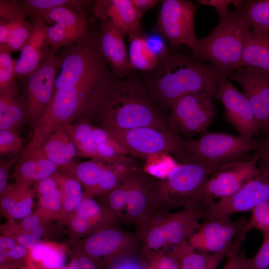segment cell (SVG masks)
Returning a JSON list of instances; mask_svg holds the SVG:
<instances>
[{
  "instance_id": "6da1fadb",
  "label": "cell",
  "mask_w": 269,
  "mask_h": 269,
  "mask_svg": "<svg viewBox=\"0 0 269 269\" xmlns=\"http://www.w3.org/2000/svg\"><path fill=\"white\" fill-rule=\"evenodd\" d=\"M141 81L150 99L161 110H170L186 94L202 92L215 98L220 79L227 73L192 55L169 51Z\"/></svg>"
},
{
  "instance_id": "7a4b0ae2",
  "label": "cell",
  "mask_w": 269,
  "mask_h": 269,
  "mask_svg": "<svg viewBox=\"0 0 269 269\" xmlns=\"http://www.w3.org/2000/svg\"><path fill=\"white\" fill-rule=\"evenodd\" d=\"M89 120L108 132L168 128L167 118L152 102L141 80L131 75L116 79L109 86Z\"/></svg>"
},
{
  "instance_id": "3957f363",
  "label": "cell",
  "mask_w": 269,
  "mask_h": 269,
  "mask_svg": "<svg viewBox=\"0 0 269 269\" xmlns=\"http://www.w3.org/2000/svg\"><path fill=\"white\" fill-rule=\"evenodd\" d=\"M113 78L107 70L54 92L45 111L34 125L31 139L22 156L35 150L54 132L71 125L77 118L90 116Z\"/></svg>"
},
{
  "instance_id": "277c9868",
  "label": "cell",
  "mask_w": 269,
  "mask_h": 269,
  "mask_svg": "<svg viewBox=\"0 0 269 269\" xmlns=\"http://www.w3.org/2000/svg\"><path fill=\"white\" fill-rule=\"evenodd\" d=\"M251 29L243 18L233 12L219 16V22L210 33L198 38L191 55L228 74L240 68L245 40Z\"/></svg>"
},
{
  "instance_id": "5b68a950",
  "label": "cell",
  "mask_w": 269,
  "mask_h": 269,
  "mask_svg": "<svg viewBox=\"0 0 269 269\" xmlns=\"http://www.w3.org/2000/svg\"><path fill=\"white\" fill-rule=\"evenodd\" d=\"M203 208L191 207L174 212L164 210L136 225V231L143 244L141 254L171 250L187 240L200 224Z\"/></svg>"
},
{
  "instance_id": "8992f818",
  "label": "cell",
  "mask_w": 269,
  "mask_h": 269,
  "mask_svg": "<svg viewBox=\"0 0 269 269\" xmlns=\"http://www.w3.org/2000/svg\"><path fill=\"white\" fill-rule=\"evenodd\" d=\"M220 165L191 160L173 167L162 180L164 202L169 210L202 206L205 186Z\"/></svg>"
},
{
  "instance_id": "52a82bcc",
  "label": "cell",
  "mask_w": 269,
  "mask_h": 269,
  "mask_svg": "<svg viewBox=\"0 0 269 269\" xmlns=\"http://www.w3.org/2000/svg\"><path fill=\"white\" fill-rule=\"evenodd\" d=\"M108 132L133 156L146 159L169 155L179 163L191 160L185 147V140L168 128L142 127Z\"/></svg>"
},
{
  "instance_id": "ba28073f",
  "label": "cell",
  "mask_w": 269,
  "mask_h": 269,
  "mask_svg": "<svg viewBox=\"0 0 269 269\" xmlns=\"http://www.w3.org/2000/svg\"><path fill=\"white\" fill-rule=\"evenodd\" d=\"M162 181L138 166L127 173L120 182L126 200L123 222L136 226L159 212L169 210L164 202Z\"/></svg>"
},
{
  "instance_id": "9c48e42d",
  "label": "cell",
  "mask_w": 269,
  "mask_h": 269,
  "mask_svg": "<svg viewBox=\"0 0 269 269\" xmlns=\"http://www.w3.org/2000/svg\"><path fill=\"white\" fill-rule=\"evenodd\" d=\"M96 265L108 269L119 261L140 256L143 244L136 231H126L117 224L109 226L75 242Z\"/></svg>"
},
{
  "instance_id": "30bf717a",
  "label": "cell",
  "mask_w": 269,
  "mask_h": 269,
  "mask_svg": "<svg viewBox=\"0 0 269 269\" xmlns=\"http://www.w3.org/2000/svg\"><path fill=\"white\" fill-rule=\"evenodd\" d=\"M184 144L191 160L221 165L257 152L259 140L225 133L205 132L198 139L185 140Z\"/></svg>"
},
{
  "instance_id": "8fae6325",
  "label": "cell",
  "mask_w": 269,
  "mask_h": 269,
  "mask_svg": "<svg viewBox=\"0 0 269 269\" xmlns=\"http://www.w3.org/2000/svg\"><path fill=\"white\" fill-rule=\"evenodd\" d=\"M214 99L213 96L202 92L181 97L170 110L167 118L169 129L180 136L205 133L217 115Z\"/></svg>"
},
{
  "instance_id": "7c38bea8",
  "label": "cell",
  "mask_w": 269,
  "mask_h": 269,
  "mask_svg": "<svg viewBox=\"0 0 269 269\" xmlns=\"http://www.w3.org/2000/svg\"><path fill=\"white\" fill-rule=\"evenodd\" d=\"M195 12L191 0H163L154 31L161 35L173 49L184 44L192 51L198 39L194 27Z\"/></svg>"
},
{
  "instance_id": "4fadbf2b",
  "label": "cell",
  "mask_w": 269,
  "mask_h": 269,
  "mask_svg": "<svg viewBox=\"0 0 269 269\" xmlns=\"http://www.w3.org/2000/svg\"><path fill=\"white\" fill-rule=\"evenodd\" d=\"M259 174L245 184L236 193L215 201L203 207L202 219L230 217L238 213L252 211L259 204L269 199V161L260 158Z\"/></svg>"
},
{
  "instance_id": "5bb4252c",
  "label": "cell",
  "mask_w": 269,
  "mask_h": 269,
  "mask_svg": "<svg viewBox=\"0 0 269 269\" xmlns=\"http://www.w3.org/2000/svg\"><path fill=\"white\" fill-rule=\"evenodd\" d=\"M258 152L250 159L228 162L219 166L208 178L204 187L203 207L232 196L260 173Z\"/></svg>"
},
{
  "instance_id": "9a60e30c",
  "label": "cell",
  "mask_w": 269,
  "mask_h": 269,
  "mask_svg": "<svg viewBox=\"0 0 269 269\" xmlns=\"http://www.w3.org/2000/svg\"><path fill=\"white\" fill-rule=\"evenodd\" d=\"M244 218L232 220L229 217L209 218L200 223L187 239L194 249L208 253L229 254L246 224Z\"/></svg>"
},
{
  "instance_id": "2e32d148",
  "label": "cell",
  "mask_w": 269,
  "mask_h": 269,
  "mask_svg": "<svg viewBox=\"0 0 269 269\" xmlns=\"http://www.w3.org/2000/svg\"><path fill=\"white\" fill-rule=\"evenodd\" d=\"M227 78V75H224L220 79L215 99L223 105L227 121L236 130L239 136L246 139H253L260 132L257 118L246 96Z\"/></svg>"
},
{
  "instance_id": "e0dca14e",
  "label": "cell",
  "mask_w": 269,
  "mask_h": 269,
  "mask_svg": "<svg viewBox=\"0 0 269 269\" xmlns=\"http://www.w3.org/2000/svg\"><path fill=\"white\" fill-rule=\"evenodd\" d=\"M58 67L57 55L50 52L39 67L26 78L24 94L29 121L34 125L42 115L53 96Z\"/></svg>"
},
{
  "instance_id": "ac0fdd59",
  "label": "cell",
  "mask_w": 269,
  "mask_h": 269,
  "mask_svg": "<svg viewBox=\"0 0 269 269\" xmlns=\"http://www.w3.org/2000/svg\"><path fill=\"white\" fill-rule=\"evenodd\" d=\"M227 77L240 85L252 107L260 132L269 135V73L240 68L229 72Z\"/></svg>"
},
{
  "instance_id": "d6986e66",
  "label": "cell",
  "mask_w": 269,
  "mask_h": 269,
  "mask_svg": "<svg viewBox=\"0 0 269 269\" xmlns=\"http://www.w3.org/2000/svg\"><path fill=\"white\" fill-rule=\"evenodd\" d=\"M97 42L100 53L113 74L122 80L131 75L133 69L124 41V34L110 20L102 21Z\"/></svg>"
},
{
  "instance_id": "ffe728a7",
  "label": "cell",
  "mask_w": 269,
  "mask_h": 269,
  "mask_svg": "<svg viewBox=\"0 0 269 269\" xmlns=\"http://www.w3.org/2000/svg\"><path fill=\"white\" fill-rule=\"evenodd\" d=\"M0 17V45L8 46L11 52L21 51L30 35L32 23L26 20L20 2L3 1Z\"/></svg>"
},
{
  "instance_id": "44dd1931",
  "label": "cell",
  "mask_w": 269,
  "mask_h": 269,
  "mask_svg": "<svg viewBox=\"0 0 269 269\" xmlns=\"http://www.w3.org/2000/svg\"><path fill=\"white\" fill-rule=\"evenodd\" d=\"M48 27L43 19L33 21L30 35L15 61L17 79H26L49 55L51 48L47 36Z\"/></svg>"
},
{
  "instance_id": "7402d4cb",
  "label": "cell",
  "mask_w": 269,
  "mask_h": 269,
  "mask_svg": "<svg viewBox=\"0 0 269 269\" xmlns=\"http://www.w3.org/2000/svg\"><path fill=\"white\" fill-rule=\"evenodd\" d=\"M94 14L102 21L110 20L124 35H142L139 15L131 0H100L95 2Z\"/></svg>"
},
{
  "instance_id": "603a6c76",
  "label": "cell",
  "mask_w": 269,
  "mask_h": 269,
  "mask_svg": "<svg viewBox=\"0 0 269 269\" xmlns=\"http://www.w3.org/2000/svg\"><path fill=\"white\" fill-rule=\"evenodd\" d=\"M77 150L69 134L67 127L52 134L40 146L21 159L44 158L54 162L61 168L76 156Z\"/></svg>"
},
{
  "instance_id": "cb8c5ba5",
  "label": "cell",
  "mask_w": 269,
  "mask_h": 269,
  "mask_svg": "<svg viewBox=\"0 0 269 269\" xmlns=\"http://www.w3.org/2000/svg\"><path fill=\"white\" fill-rule=\"evenodd\" d=\"M34 190L27 185L8 184L0 194L1 214L6 220H22L32 212Z\"/></svg>"
},
{
  "instance_id": "d4e9b609",
  "label": "cell",
  "mask_w": 269,
  "mask_h": 269,
  "mask_svg": "<svg viewBox=\"0 0 269 269\" xmlns=\"http://www.w3.org/2000/svg\"><path fill=\"white\" fill-rule=\"evenodd\" d=\"M240 68L269 73V33L251 29L245 40Z\"/></svg>"
},
{
  "instance_id": "484cf974",
  "label": "cell",
  "mask_w": 269,
  "mask_h": 269,
  "mask_svg": "<svg viewBox=\"0 0 269 269\" xmlns=\"http://www.w3.org/2000/svg\"><path fill=\"white\" fill-rule=\"evenodd\" d=\"M29 120L27 101L20 92L0 94V130L17 131Z\"/></svg>"
},
{
  "instance_id": "4316f807",
  "label": "cell",
  "mask_w": 269,
  "mask_h": 269,
  "mask_svg": "<svg viewBox=\"0 0 269 269\" xmlns=\"http://www.w3.org/2000/svg\"><path fill=\"white\" fill-rule=\"evenodd\" d=\"M178 260L180 269H216L229 254H211L192 248L187 240L171 250Z\"/></svg>"
},
{
  "instance_id": "83f0119b",
  "label": "cell",
  "mask_w": 269,
  "mask_h": 269,
  "mask_svg": "<svg viewBox=\"0 0 269 269\" xmlns=\"http://www.w3.org/2000/svg\"><path fill=\"white\" fill-rule=\"evenodd\" d=\"M58 168L52 161L44 158L21 159L15 168L12 177L15 182L29 186L52 176Z\"/></svg>"
},
{
  "instance_id": "f1b7e54d",
  "label": "cell",
  "mask_w": 269,
  "mask_h": 269,
  "mask_svg": "<svg viewBox=\"0 0 269 269\" xmlns=\"http://www.w3.org/2000/svg\"><path fill=\"white\" fill-rule=\"evenodd\" d=\"M46 23H59L68 31L74 43L86 37L87 22L83 13L77 12L67 5L54 7L44 16Z\"/></svg>"
},
{
  "instance_id": "f546056e",
  "label": "cell",
  "mask_w": 269,
  "mask_h": 269,
  "mask_svg": "<svg viewBox=\"0 0 269 269\" xmlns=\"http://www.w3.org/2000/svg\"><path fill=\"white\" fill-rule=\"evenodd\" d=\"M234 13L243 18L251 29L269 33V0H235Z\"/></svg>"
},
{
  "instance_id": "4dcf8cb0",
  "label": "cell",
  "mask_w": 269,
  "mask_h": 269,
  "mask_svg": "<svg viewBox=\"0 0 269 269\" xmlns=\"http://www.w3.org/2000/svg\"><path fill=\"white\" fill-rule=\"evenodd\" d=\"M68 251L64 244L44 242L29 250L28 262L37 269H58L63 267Z\"/></svg>"
},
{
  "instance_id": "1f68e13d",
  "label": "cell",
  "mask_w": 269,
  "mask_h": 269,
  "mask_svg": "<svg viewBox=\"0 0 269 269\" xmlns=\"http://www.w3.org/2000/svg\"><path fill=\"white\" fill-rule=\"evenodd\" d=\"M74 212L87 220L96 231L120 222L117 216L97 201L93 195L86 191H84L80 204Z\"/></svg>"
},
{
  "instance_id": "d6a6232c",
  "label": "cell",
  "mask_w": 269,
  "mask_h": 269,
  "mask_svg": "<svg viewBox=\"0 0 269 269\" xmlns=\"http://www.w3.org/2000/svg\"><path fill=\"white\" fill-rule=\"evenodd\" d=\"M92 126L88 118L83 117L76 123L68 126L71 139L76 148V156L98 159L99 149L104 144L100 145L94 140Z\"/></svg>"
},
{
  "instance_id": "836d02e7",
  "label": "cell",
  "mask_w": 269,
  "mask_h": 269,
  "mask_svg": "<svg viewBox=\"0 0 269 269\" xmlns=\"http://www.w3.org/2000/svg\"><path fill=\"white\" fill-rule=\"evenodd\" d=\"M105 162L98 159L81 162L71 161L60 169L74 176L81 184L85 191L95 196Z\"/></svg>"
},
{
  "instance_id": "e575fe53",
  "label": "cell",
  "mask_w": 269,
  "mask_h": 269,
  "mask_svg": "<svg viewBox=\"0 0 269 269\" xmlns=\"http://www.w3.org/2000/svg\"><path fill=\"white\" fill-rule=\"evenodd\" d=\"M53 176L62 196L63 219L76 210L83 198L84 191L79 181L70 174L57 171Z\"/></svg>"
},
{
  "instance_id": "d590c367",
  "label": "cell",
  "mask_w": 269,
  "mask_h": 269,
  "mask_svg": "<svg viewBox=\"0 0 269 269\" xmlns=\"http://www.w3.org/2000/svg\"><path fill=\"white\" fill-rule=\"evenodd\" d=\"M129 37L128 55L132 68L144 73L154 70L160 60L148 48L143 35H131Z\"/></svg>"
},
{
  "instance_id": "8d00e7d4",
  "label": "cell",
  "mask_w": 269,
  "mask_h": 269,
  "mask_svg": "<svg viewBox=\"0 0 269 269\" xmlns=\"http://www.w3.org/2000/svg\"><path fill=\"white\" fill-rule=\"evenodd\" d=\"M11 50L6 45H0V94L19 91L16 80L15 61Z\"/></svg>"
},
{
  "instance_id": "74e56055",
  "label": "cell",
  "mask_w": 269,
  "mask_h": 269,
  "mask_svg": "<svg viewBox=\"0 0 269 269\" xmlns=\"http://www.w3.org/2000/svg\"><path fill=\"white\" fill-rule=\"evenodd\" d=\"M82 1L68 0H24L20 2L27 17L33 21L43 19L45 15L51 9L60 6L73 4L79 9Z\"/></svg>"
},
{
  "instance_id": "f35d334b",
  "label": "cell",
  "mask_w": 269,
  "mask_h": 269,
  "mask_svg": "<svg viewBox=\"0 0 269 269\" xmlns=\"http://www.w3.org/2000/svg\"><path fill=\"white\" fill-rule=\"evenodd\" d=\"M141 257L145 269H180L178 260L171 250L150 251Z\"/></svg>"
},
{
  "instance_id": "ab89813d",
  "label": "cell",
  "mask_w": 269,
  "mask_h": 269,
  "mask_svg": "<svg viewBox=\"0 0 269 269\" xmlns=\"http://www.w3.org/2000/svg\"><path fill=\"white\" fill-rule=\"evenodd\" d=\"M52 221L51 218L37 208L23 219L18 225L23 231L42 238L49 235Z\"/></svg>"
},
{
  "instance_id": "60d3db41",
  "label": "cell",
  "mask_w": 269,
  "mask_h": 269,
  "mask_svg": "<svg viewBox=\"0 0 269 269\" xmlns=\"http://www.w3.org/2000/svg\"><path fill=\"white\" fill-rule=\"evenodd\" d=\"M251 212V216L239 237L240 240L243 241L246 234L253 229L262 233L269 232V199L259 204Z\"/></svg>"
},
{
  "instance_id": "b9f144b4",
  "label": "cell",
  "mask_w": 269,
  "mask_h": 269,
  "mask_svg": "<svg viewBox=\"0 0 269 269\" xmlns=\"http://www.w3.org/2000/svg\"><path fill=\"white\" fill-rule=\"evenodd\" d=\"M0 234L15 239L17 244L30 250L43 243L42 238L23 231L13 220L7 221L0 226Z\"/></svg>"
},
{
  "instance_id": "7bdbcfd3",
  "label": "cell",
  "mask_w": 269,
  "mask_h": 269,
  "mask_svg": "<svg viewBox=\"0 0 269 269\" xmlns=\"http://www.w3.org/2000/svg\"><path fill=\"white\" fill-rule=\"evenodd\" d=\"M60 222L67 226L73 243L78 242L96 231L91 223L74 212L66 216Z\"/></svg>"
},
{
  "instance_id": "ee69618b",
  "label": "cell",
  "mask_w": 269,
  "mask_h": 269,
  "mask_svg": "<svg viewBox=\"0 0 269 269\" xmlns=\"http://www.w3.org/2000/svg\"><path fill=\"white\" fill-rule=\"evenodd\" d=\"M38 197V209L53 221L61 222L63 218V214L62 196L59 188L51 193Z\"/></svg>"
},
{
  "instance_id": "f6af8a7d",
  "label": "cell",
  "mask_w": 269,
  "mask_h": 269,
  "mask_svg": "<svg viewBox=\"0 0 269 269\" xmlns=\"http://www.w3.org/2000/svg\"><path fill=\"white\" fill-rule=\"evenodd\" d=\"M47 36L51 48L50 52L55 54L60 47L74 43L67 29L59 23L48 26Z\"/></svg>"
},
{
  "instance_id": "bcb514c9",
  "label": "cell",
  "mask_w": 269,
  "mask_h": 269,
  "mask_svg": "<svg viewBox=\"0 0 269 269\" xmlns=\"http://www.w3.org/2000/svg\"><path fill=\"white\" fill-rule=\"evenodd\" d=\"M23 139L17 133L0 130V153L7 155L19 153L22 150Z\"/></svg>"
},
{
  "instance_id": "7dc6e473",
  "label": "cell",
  "mask_w": 269,
  "mask_h": 269,
  "mask_svg": "<svg viewBox=\"0 0 269 269\" xmlns=\"http://www.w3.org/2000/svg\"><path fill=\"white\" fill-rule=\"evenodd\" d=\"M262 234V243L257 253L248 258L247 269H269V232Z\"/></svg>"
},
{
  "instance_id": "c3c4849f",
  "label": "cell",
  "mask_w": 269,
  "mask_h": 269,
  "mask_svg": "<svg viewBox=\"0 0 269 269\" xmlns=\"http://www.w3.org/2000/svg\"><path fill=\"white\" fill-rule=\"evenodd\" d=\"M144 39L150 51L160 60L169 53L166 40L158 32L143 35Z\"/></svg>"
},
{
  "instance_id": "681fc988",
  "label": "cell",
  "mask_w": 269,
  "mask_h": 269,
  "mask_svg": "<svg viewBox=\"0 0 269 269\" xmlns=\"http://www.w3.org/2000/svg\"><path fill=\"white\" fill-rule=\"evenodd\" d=\"M242 241H236L227 257V261L222 269H247L248 258L240 250Z\"/></svg>"
},
{
  "instance_id": "f907efd6",
  "label": "cell",
  "mask_w": 269,
  "mask_h": 269,
  "mask_svg": "<svg viewBox=\"0 0 269 269\" xmlns=\"http://www.w3.org/2000/svg\"><path fill=\"white\" fill-rule=\"evenodd\" d=\"M29 250L26 247L17 244L6 252L3 263H8L15 268L21 267L28 262Z\"/></svg>"
},
{
  "instance_id": "816d5d0a",
  "label": "cell",
  "mask_w": 269,
  "mask_h": 269,
  "mask_svg": "<svg viewBox=\"0 0 269 269\" xmlns=\"http://www.w3.org/2000/svg\"><path fill=\"white\" fill-rule=\"evenodd\" d=\"M108 269H145L143 260L140 256L125 258Z\"/></svg>"
},
{
  "instance_id": "f5cc1de1",
  "label": "cell",
  "mask_w": 269,
  "mask_h": 269,
  "mask_svg": "<svg viewBox=\"0 0 269 269\" xmlns=\"http://www.w3.org/2000/svg\"><path fill=\"white\" fill-rule=\"evenodd\" d=\"M70 253L77 258L79 269H98L95 263L75 243H73Z\"/></svg>"
},
{
  "instance_id": "db71d44e",
  "label": "cell",
  "mask_w": 269,
  "mask_h": 269,
  "mask_svg": "<svg viewBox=\"0 0 269 269\" xmlns=\"http://www.w3.org/2000/svg\"><path fill=\"white\" fill-rule=\"evenodd\" d=\"M17 158L0 159V194L6 188L10 169L16 161Z\"/></svg>"
},
{
  "instance_id": "11a10c76",
  "label": "cell",
  "mask_w": 269,
  "mask_h": 269,
  "mask_svg": "<svg viewBox=\"0 0 269 269\" xmlns=\"http://www.w3.org/2000/svg\"><path fill=\"white\" fill-rule=\"evenodd\" d=\"M34 186V191L37 193L38 196L48 194L58 188L57 182L53 175L43 179Z\"/></svg>"
},
{
  "instance_id": "9f6ffc18",
  "label": "cell",
  "mask_w": 269,
  "mask_h": 269,
  "mask_svg": "<svg viewBox=\"0 0 269 269\" xmlns=\"http://www.w3.org/2000/svg\"><path fill=\"white\" fill-rule=\"evenodd\" d=\"M235 0H199L201 4L209 5L215 7L217 10L219 16L228 13V7L230 4L234 3Z\"/></svg>"
},
{
  "instance_id": "6f0895ef",
  "label": "cell",
  "mask_w": 269,
  "mask_h": 269,
  "mask_svg": "<svg viewBox=\"0 0 269 269\" xmlns=\"http://www.w3.org/2000/svg\"><path fill=\"white\" fill-rule=\"evenodd\" d=\"M139 15L142 17L159 1L157 0H131Z\"/></svg>"
},
{
  "instance_id": "680465c9",
  "label": "cell",
  "mask_w": 269,
  "mask_h": 269,
  "mask_svg": "<svg viewBox=\"0 0 269 269\" xmlns=\"http://www.w3.org/2000/svg\"><path fill=\"white\" fill-rule=\"evenodd\" d=\"M260 158L269 161V135L259 140V146L257 151Z\"/></svg>"
},
{
  "instance_id": "91938a15",
  "label": "cell",
  "mask_w": 269,
  "mask_h": 269,
  "mask_svg": "<svg viewBox=\"0 0 269 269\" xmlns=\"http://www.w3.org/2000/svg\"><path fill=\"white\" fill-rule=\"evenodd\" d=\"M17 244L16 241L12 237L4 235L0 237V250L8 251Z\"/></svg>"
},
{
  "instance_id": "94428289",
  "label": "cell",
  "mask_w": 269,
  "mask_h": 269,
  "mask_svg": "<svg viewBox=\"0 0 269 269\" xmlns=\"http://www.w3.org/2000/svg\"><path fill=\"white\" fill-rule=\"evenodd\" d=\"M71 260L67 269H79L78 262L74 255L70 253Z\"/></svg>"
},
{
  "instance_id": "6125c7cd",
  "label": "cell",
  "mask_w": 269,
  "mask_h": 269,
  "mask_svg": "<svg viewBox=\"0 0 269 269\" xmlns=\"http://www.w3.org/2000/svg\"><path fill=\"white\" fill-rule=\"evenodd\" d=\"M19 269H37L32 264L28 262L25 265L19 268Z\"/></svg>"
},
{
  "instance_id": "be15d7a7",
  "label": "cell",
  "mask_w": 269,
  "mask_h": 269,
  "mask_svg": "<svg viewBox=\"0 0 269 269\" xmlns=\"http://www.w3.org/2000/svg\"><path fill=\"white\" fill-rule=\"evenodd\" d=\"M67 269V267H62V268H61L60 269Z\"/></svg>"
}]
</instances>
